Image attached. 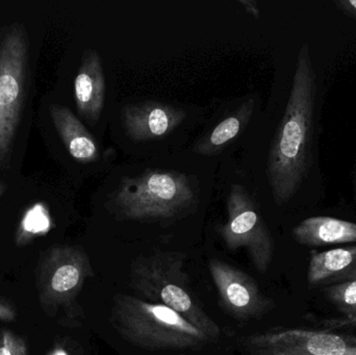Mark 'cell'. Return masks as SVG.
Masks as SVG:
<instances>
[{
    "mask_svg": "<svg viewBox=\"0 0 356 355\" xmlns=\"http://www.w3.org/2000/svg\"><path fill=\"white\" fill-rule=\"evenodd\" d=\"M317 93L311 51L305 43L297 56L290 97L268 158V181L277 206L296 195L311 169Z\"/></svg>",
    "mask_w": 356,
    "mask_h": 355,
    "instance_id": "6da1fadb",
    "label": "cell"
},
{
    "mask_svg": "<svg viewBox=\"0 0 356 355\" xmlns=\"http://www.w3.org/2000/svg\"><path fill=\"white\" fill-rule=\"evenodd\" d=\"M112 322L124 339L145 349L200 347L211 341L168 306L134 296H117Z\"/></svg>",
    "mask_w": 356,
    "mask_h": 355,
    "instance_id": "7a4b0ae2",
    "label": "cell"
},
{
    "mask_svg": "<svg viewBox=\"0 0 356 355\" xmlns=\"http://www.w3.org/2000/svg\"><path fill=\"white\" fill-rule=\"evenodd\" d=\"M31 81L26 27L20 22L0 28V169L12 164L15 142L24 114Z\"/></svg>",
    "mask_w": 356,
    "mask_h": 355,
    "instance_id": "3957f363",
    "label": "cell"
},
{
    "mask_svg": "<svg viewBox=\"0 0 356 355\" xmlns=\"http://www.w3.org/2000/svg\"><path fill=\"white\" fill-rule=\"evenodd\" d=\"M196 202L190 179L177 171L147 170L123 177L113 194L115 208L131 220L175 218Z\"/></svg>",
    "mask_w": 356,
    "mask_h": 355,
    "instance_id": "277c9868",
    "label": "cell"
},
{
    "mask_svg": "<svg viewBox=\"0 0 356 355\" xmlns=\"http://www.w3.org/2000/svg\"><path fill=\"white\" fill-rule=\"evenodd\" d=\"M181 266L177 254H154L138 261L131 271L134 289L168 306L211 339H217L221 331L186 291V275Z\"/></svg>",
    "mask_w": 356,
    "mask_h": 355,
    "instance_id": "5b68a950",
    "label": "cell"
},
{
    "mask_svg": "<svg viewBox=\"0 0 356 355\" xmlns=\"http://www.w3.org/2000/svg\"><path fill=\"white\" fill-rule=\"evenodd\" d=\"M220 235L230 249L246 248L255 268L265 273L273 258L274 242L257 202L246 188L230 187L227 197V221Z\"/></svg>",
    "mask_w": 356,
    "mask_h": 355,
    "instance_id": "8992f818",
    "label": "cell"
},
{
    "mask_svg": "<svg viewBox=\"0 0 356 355\" xmlns=\"http://www.w3.org/2000/svg\"><path fill=\"white\" fill-rule=\"evenodd\" d=\"M92 274L89 258L79 248L54 246L39 264L37 286L40 304L46 312L71 304Z\"/></svg>",
    "mask_w": 356,
    "mask_h": 355,
    "instance_id": "52a82bcc",
    "label": "cell"
},
{
    "mask_svg": "<svg viewBox=\"0 0 356 355\" xmlns=\"http://www.w3.org/2000/svg\"><path fill=\"white\" fill-rule=\"evenodd\" d=\"M252 355H356V342L343 336L307 329H284L245 340Z\"/></svg>",
    "mask_w": 356,
    "mask_h": 355,
    "instance_id": "ba28073f",
    "label": "cell"
},
{
    "mask_svg": "<svg viewBox=\"0 0 356 355\" xmlns=\"http://www.w3.org/2000/svg\"><path fill=\"white\" fill-rule=\"evenodd\" d=\"M209 270L222 304L236 318H254L269 310V300L246 273L217 260L211 261Z\"/></svg>",
    "mask_w": 356,
    "mask_h": 355,
    "instance_id": "9c48e42d",
    "label": "cell"
},
{
    "mask_svg": "<svg viewBox=\"0 0 356 355\" xmlns=\"http://www.w3.org/2000/svg\"><path fill=\"white\" fill-rule=\"evenodd\" d=\"M186 118V113L162 102L129 104L122 110L125 133L135 142L161 139L170 135Z\"/></svg>",
    "mask_w": 356,
    "mask_h": 355,
    "instance_id": "30bf717a",
    "label": "cell"
},
{
    "mask_svg": "<svg viewBox=\"0 0 356 355\" xmlns=\"http://www.w3.org/2000/svg\"><path fill=\"white\" fill-rule=\"evenodd\" d=\"M77 112L90 125H95L106 102V76L102 56L96 50L86 49L74 79Z\"/></svg>",
    "mask_w": 356,
    "mask_h": 355,
    "instance_id": "8fae6325",
    "label": "cell"
},
{
    "mask_svg": "<svg viewBox=\"0 0 356 355\" xmlns=\"http://www.w3.org/2000/svg\"><path fill=\"white\" fill-rule=\"evenodd\" d=\"M49 115L56 133L73 160L90 164L99 160V147L93 135L67 106L54 104Z\"/></svg>",
    "mask_w": 356,
    "mask_h": 355,
    "instance_id": "7c38bea8",
    "label": "cell"
},
{
    "mask_svg": "<svg viewBox=\"0 0 356 355\" xmlns=\"http://www.w3.org/2000/svg\"><path fill=\"white\" fill-rule=\"evenodd\" d=\"M297 243L311 247L356 243V223L332 217H311L292 231Z\"/></svg>",
    "mask_w": 356,
    "mask_h": 355,
    "instance_id": "4fadbf2b",
    "label": "cell"
},
{
    "mask_svg": "<svg viewBox=\"0 0 356 355\" xmlns=\"http://www.w3.org/2000/svg\"><path fill=\"white\" fill-rule=\"evenodd\" d=\"M255 100L249 99L221 121L211 133L197 142L193 151L200 156H215L223 151L246 129L253 112Z\"/></svg>",
    "mask_w": 356,
    "mask_h": 355,
    "instance_id": "5bb4252c",
    "label": "cell"
},
{
    "mask_svg": "<svg viewBox=\"0 0 356 355\" xmlns=\"http://www.w3.org/2000/svg\"><path fill=\"white\" fill-rule=\"evenodd\" d=\"M356 265V245L323 252H311L307 281L309 285L330 283Z\"/></svg>",
    "mask_w": 356,
    "mask_h": 355,
    "instance_id": "9a60e30c",
    "label": "cell"
},
{
    "mask_svg": "<svg viewBox=\"0 0 356 355\" xmlns=\"http://www.w3.org/2000/svg\"><path fill=\"white\" fill-rule=\"evenodd\" d=\"M326 295L349 316L356 311V281H342L325 289Z\"/></svg>",
    "mask_w": 356,
    "mask_h": 355,
    "instance_id": "2e32d148",
    "label": "cell"
},
{
    "mask_svg": "<svg viewBox=\"0 0 356 355\" xmlns=\"http://www.w3.org/2000/svg\"><path fill=\"white\" fill-rule=\"evenodd\" d=\"M0 355H27L25 339L10 331L0 333Z\"/></svg>",
    "mask_w": 356,
    "mask_h": 355,
    "instance_id": "e0dca14e",
    "label": "cell"
},
{
    "mask_svg": "<svg viewBox=\"0 0 356 355\" xmlns=\"http://www.w3.org/2000/svg\"><path fill=\"white\" fill-rule=\"evenodd\" d=\"M336 4L341 10L356 18V0H338Z\"/></svg>",
    "mask_w": 356,
    "mask_h": 355,
    "instance_id": "ac0fdd59",
    "label": "cell"
},
{
    "mask_svg": "<svg viewBox=\"0 0 356 355\" xmlns=\"http://www.w3.org/2000/svg\"><path fill=\"white\" fill-rule=\"evenodd\" d=\"M238 3L251 15L254 17L255 19H259L261 16V12H259V6H257V1L255 0H238Z\"/></svg>",
    "mask_w": 356,
    "mask_h": 355,
    "instance_id": "d6986e66",
    "label": "cell"
},
{
    "mask_svg": "<svg viewBox=\"0 0 356 355\" xmlns=\"http://www.w3.org/2000/svg\"><path fill=\"white\" fill-rule=\"evenodd\" d=\"M15 318H16L15 311L10 306L0 302V320L10 322V321H14Z\"/></svg>",
    "mask_w": 356,
    "mask_h": 355,
    "instance_id": "ffe728a7",
    "label": "cell"
},
{
    "mask_svg": "<svg viewBox=\"0 0 356 355\" xmlns=\"http://www.w3.org/2000/svg\"><path fill=\"white\" fill-rule=\"evenodd\" d=\"M356 281V265L353 268L349 269L346 272L343 273V274L339 275V276L334 277L332 279L334 283H342V281Z\"/></svg>",
    "mask_w": 356,
    "mask_h": 355,
    "instance_id": "44dd1931",
    "label": "cell"
},
{
    "mask_svg": "<svg viewBox=\"0 0 356 355\" xmlns=\"http://www.w3.org/2000/svg\"><path fill=\"white\" fill-rule=\"evenodd\" d=\"M353 323H356V311L344 320L334 321V327H344V325L353 324Z\"/></svg>",
    "mask_w": 356,
    "mask_h": 355,
    "instance_id": "7402d4cb",
    "label": "cell"
},
{
    "mask_svg": "<svg viewBox=\"0 0 356 355\" xmlns=\"http://www.w3.org/2000/svg\"><path fill=\"white\" fill-rule=\"evenodd\" d=\"M6 187L3 183H0V198L1 196H3V194L6 193Z\"/></svg>",
    "mask_w": 356,
    "mask_h": 355,
    "instance_id": "603a6c76",
    "label": "cell"
},
{
    "mask_svg": "<svg viewBox=\"0 0 356 355\" xmlns=\"http://www.w3.org/2000/svg\"><path fill=\"white\" fill-rule=\"evenodd\" d=\"M54 355H67V354H65V352H56V354H54Z\"/></svg>",
    "mask_w": 356,
    "mask_h": 355,
    "instance_id": "cb8c5ba5",
    "label": "cell"
}]
</instances>
